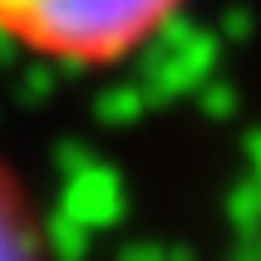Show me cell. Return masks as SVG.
<instances>
[{"mask_svg": "<svg viewBox=\"0 0 261 261\" xmlns=\"http://www.w3.org/2000/svg\"><path fill=\"white\" fill-rule=\"evenodd\" d=\"M182 0H0V35L55 64H118L158 35Z\"/></svg>", "mask_w": 261, "mask_h": 261, "instance_id": "cell-1", "label": "cell"}]
</instances>
